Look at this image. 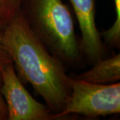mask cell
Here are the masks:
<instances>
[{
  "label": "cell",
  "mask_w": 120,
  "mask_h": 120,
  "mask_svg": "<svg viewBox=\"0 0 120 120\" xmlns=\"http://www.w3.org/2000/svg\"><path fill=\"white\" fill-rule=\"evenodd\" d=\"M78 79L97 84H109L120 79V54L94 63L91 68L78 75Z\"/></svg>",
  "instance_id": "8992f818"
},
{
  "label": "cell",
  "mask_w": 120,
  "mask_h": 120,
  "mask_svg": "<svg viewBox=\"0 0 120 120\" xmlns=\"http://www.w3.org/2000/svg\"><path fill=\"white\" fill-rule=\"evenodd\" d=\"M5 50L18 77L32 86L56 114L71 94L64 64L53 56L31 30L19 10L1 34Z\"/></svg>",
  "instance_id": "6da1fadb"
},
{
  "label": "cell",
  "mask_w": 120,
  "mask_h": 120,
  "mask_svg": "<svg viewBox=\"0 0 120 120\" xmlns=\"http://www.w3.org/2000/svg\"><path fill=\"white\" fill-rule=\"evenodd\" d=\"M75 11L82 41V54L91 64L103 59L105 47L95 23V0H69Z\"/></svg>",
  "instance_id": "5b68a950"
},
{
  "label": "cell",
  "mask_w": 120,
  "mask_h": 120,
  "mask_svg": "<svg viewBox=\"0 0 120 120\" xmlns=\"http://www.w3.org/2000/svg\"><path fill=\"white\" fill-rule=\"evenodd\" d=\"M3 83L1 71L0 69V120H8V109L5 99L1 94V86Z\"/></svg>",
  "instance_id": "ba28073f"
},
{
  "label": "cell",
  "mask_w": 120,
  "mask_h": 120,
  "mask_svg": "<svg viewBox=\"0 0 120 120\" xmlns=\"http://www.w3.org/2000/svg\"><path fill=\"white\" fill-rule=\"evenodd\" d=\"M116 9V18L115 22L113 23V26L115 27H120V0H113Z\"/></svg>",
  "instance_id": "30bf717a"
},
{
  "label": "cell",
  "mask_w": 120,
  "mask_h": 120,
  "mask_svg": "<svg viewBox=\"0 0 120 120\" xmlns=\"http://www.w3.org/2000/svg\"><path fill=\"white\" fill-rule=\"evenodd\" d=\"M20 11L34 35L64 64L82 59L72 15L62 0H22Z\"/></svg>",
  "instance_id": "7a4b0ae2"
},
{
  "label": "cell",
  "mask_w": 120,
  "mask_h": 120,
  "mask_svg": "<svg viewBox=\"0 0 120 120\" xmlns=\"http://www.w3.org/2000/svg\"><path fill=\"white\" fill-rule=\"evenodd\" d=\"M22 0H0V34L20 10Z\"/></svg>",
  "instance_id": "52a82bcc"
},
{
  "label": "cell",
  "mask_w": 120,
  "mask_h": 120,
  "mask_svg": "<svg viewBox=\"0 0 120 120\" xmlns=\"http://www.w3.org/2000/svg\"><path fill=\"white\" fill-rule=\"evenodd\" d=\"M1 94L8 109V120H53V112L35 99L23 86L13 62L1 68Z\"/></svg>",
  "instance_id": "277c9868"
},
{
  "label": "cell",
  "mask_w": 120,
  "mask_h": 120,
  "mask_svg": "<svg viewBox=\"0 0 120 120\" xmlns=\"http://www.w3.org/2000/svg\"><path fill=\"white\" fill-rule=\"evenodd\" d=\"M71 94L63 109L53 120L70 114L87 117L117 114L120 112V83L97 84L69 77Z\"/></svg>",
  "instance_id": "3957f363"
},
{
  "label": "cell",
  "mask_w": 120,
  "mask_h": 120,
  "mask_svg": "<svg viewBox=\"0 0 120 120\" xmlns=\"http://www.w3.org/2000/svg\"><path fill=\"white\" fill-rule=\"evenodd\" d=\"M10 62H12V60L5 49L1 40V34H0V69Z\"/></svg>",
  "instance_id": "9c48e42d"
}]
</instances>
